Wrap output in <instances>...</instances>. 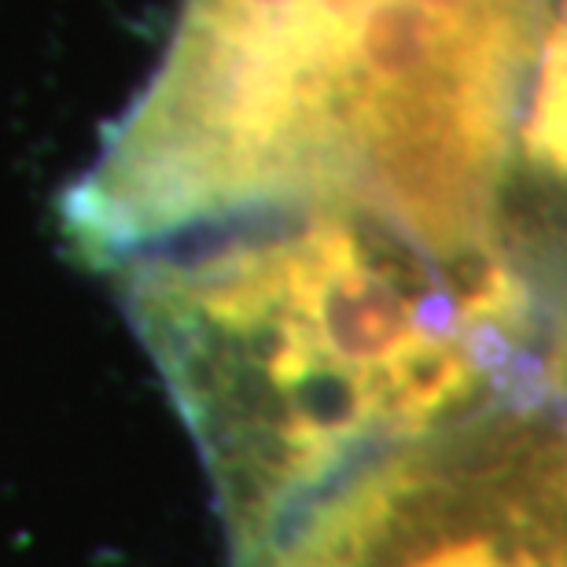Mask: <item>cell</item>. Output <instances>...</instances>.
<instances>
[{
	"label": "cell",
	"mask_w": 567,
	"mask_h": 567,
	"mask_svg": "<svg viewBox=\"0 0 567 567\" xmlns=\"http://www.w3.org/2000/svg\"><path fill=\"white\" fill-rule=\"evenodd\" d=\"M240 218L122 262L130 321L247 553L361 442L421 431L483 388H553L530 350L538 288L497 233L439 244L339 203Z\"/></svg>",
	"instance_id": "7a4b0ae2"
},
{
	"label": "cell",
	"mask_w": 567,
	"mask_h": 567,
	"mask_svg": "<svg viewBox=\"0 0 567 567\" xmlns=\"http://www.w3.org/2000/svg\"><path fill=\"white\" fill-rule=\"evenodd\" d=\"M497 229L546 266L567 269V0H535Z\"/></svg>",
	"instance_id": "3957f363"
},
{
	"label": "cell",
	"mask_w": 567,
	"mask_h": 567,
	"mask_svg": "<svg viewBox=\"0 0 567 567\" xmlns=\"http://www.w3.org/2000/svg\"><path fill=\"white\" fill-rule=\"evenodd\" d=\"M535 0H181L144 93L66 196L100 266L277 207L427 240L497 229Z\"/></svg>",
	"instance_id": "6da1fadb"
}]
</instances>
